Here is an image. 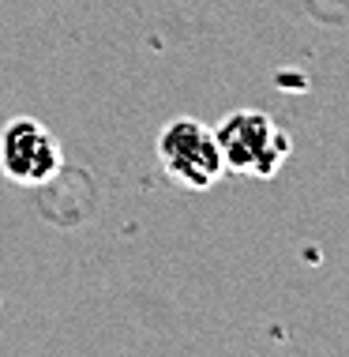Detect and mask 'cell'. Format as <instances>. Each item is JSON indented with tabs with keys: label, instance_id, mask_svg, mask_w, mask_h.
I'll list each match as a JSON object with an SVG mask.
<instances>
[{
	"label": "cell",
	"instance_id": "obj_1",
	"mask_svg": "<svg viewBox=\"0 0 349 357\" xmlns=\"http://www.w3.org/2000/svg\"><path fill=\"white\" fill-rule=\"evenodd\" d=\"M226 173L270 181L293 154L289 132L263 109H233L215 128Z\"/></svg>",
	"mask_w": 349,
	"mask_h": 357
},
{
	"label": "cell",
	"instance_id": "obj_3",
	"mask_svg": "<svg viewBox=\"0 0 349 357\" xmlns=\"http://www.w3.org/2000/svg\"><path fill=\"white\" fill-rule=\"evenodd\" d=\"M64 169L61 139L34 117H12L0 128V173L12 185L42 188Z\"/></svg>",
	"mask_w": 349,
	"mask_h": 357
},
{
	"label": "cell",
	"instance_id": "obj_2",
	"mask_svg": "<svg viewBox=\"0 0 349 357\" xmlns=\"http://www.w3.org/2000/svg\"><path fill=\"white\" fill-rule=\"evenodd\" d=\"M158 166L173 185L188 192L215 188L226 173L215 128L196 117H173L158 132Z\"/></svg>",
	"mask_w": 349,
	"mask_h": 357
}]
</instances>
